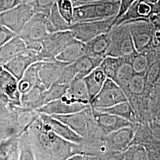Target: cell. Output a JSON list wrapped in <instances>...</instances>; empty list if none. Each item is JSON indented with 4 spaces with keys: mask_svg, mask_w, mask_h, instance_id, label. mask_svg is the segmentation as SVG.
<instances>
[{
    "mask_svg": "<svg viewBox=\"0 0 160 160\" xmlns=\"http://www.w3.org/2000/svg\"><path fill=\"white\" fill-rule=\"evenodd\" d=\"M38 61H40L39 53L27 49L2 66L18 81L33 63Z\"/></svg>",
    "mask_w": 160,
    "mask_h": 160,
    "instance_id": "cell-15",
    "label": "cell"
},
{
    "mask_svg": "<svg viewBox=\"0 0 160 160\" xmlns=\"http://www.w3.org/2000/svg\"><path fill=\"white\" fill-rule=\"evenodd\" d=\"M57 5L59 13L70 24L74 17V3L71 0H57Z\"/></svg>",
    "mask_w": 160,
    "mask_h": 160,
    "instance_id": "cell-39",
    "label": "cell"
},
{
    "mask_svg": "<svg viewBox=\"0 0 160 160\" xmlns=\"http://www.w3.org/2000/svg\"><path fill=\"white\" fill-rule=\"evenodd\" d=\"M65 65L56 60L39 61L38 77L40 84L47 89L53 84L58 83Z\"/></svg>",
    "mask_w": 160,
    "mask_h": 160,
    "instance_id": "cell-16",
    "label": "cell"
},
{
    "mask_svg": "<svg viewBox=\"0 0 160 160\" xmlns=\"http://www.w3.org/2000/svg\"><path fill=\"white\" fill-rule=\"evenodd\" d=\"M19 159L18 135L0 141V160Z\"/></svg>",
    "mask_w": 160,
    "mask_h": 160,
    "instance_id": "cell-29",
    "label": "cell"
},
{
    "mask_svg": "<svg viewBox=\"0 0 160 160\" xmlns=\"http://www.w3.org/2000/svg\"><path fill=\"white\" fill-rule=\"evenodd\" d=\"M17 34L4 26H0V47L6 44Z\"/></svg>",
    "mask_w": 160,
    "mask_h": 160,
    "instance_id": "cell-42",
    "label": "cell"
},
{
    "mask_svg": "<svg viewBox=\"0 0 160 160\" xmlns=\"http://www.w3.org/2000/svg\"><path fill=\"white\" fill-rule=\"evenodd\" d=\"M119 5L120 0H101L80 3L74 6L72 23L100 20L116 16Z\"/></svg>",
    "mask_w": 160,
    "mask_h": 160,
    "instance_id": "cell-3",
    "label": "cell"
},
{
    "mask_svg": "<svg viewBox=\"0 0 160 160\" xmlns=\"http://www.w3.org/2000/svg\"><path fill=\"white\" fill-rule=\"evenodd\" d=\"M125 101H128V98L122 88L113 80L107 78L90 106L92 109H106Z\"/></svg>",
    "mask_w": 160,
    "mask_h": 160,
    "instance_id": "cell-9",
    "label": "cell"
},
{
    "mask_svg": "<svg viewBox=\"0 0 160 160\" xmlns=\"http://www.w3.org/2000/svg\"><path fill=\"white\" fill-rule=\"evenodd\" d=\"M20 133L16 120L15 112H12L8 116L0 118V141Z\"/></svg>",
    "mask_w": 160,
    "mask_h": 160,
    "instance_id": "cell-30",
    "label": "cell"
},
{
    "mask_svg": "<svg viewBox=\"0 0 160 160\" xmlns=\"http://www.w3.org/2000/svg\"><path fill=\"white\" fill-rule=\"evenodd\" d=\"M131 144H139L145 148L160 145V123L155 119L137 123Z\"/></svg>",
    "mask_w": 160,
    "mask_h": 160,
    "instance_id": "cell-11",
    "label": "cell"
},
{
    "mask_svg": "<svg viewBox=\"0 0 160 160\" xmlns=\"http://www.w3.org/2000/svg\"><path fill=\"white\" fill-rule=\"evenodd\" d=\"M160 12V1L158 3V4L157 6L156 7V9H155V14H157V13H158Z\"/></svg>",
    "mask_w": 160,
    "mask_h": 160,
    "instance_id": "cell-51",
    "label": "cell"
},
{
    "mask_svg": "<svg viewBox=\"0 0 160 160\" xmlns=\"http://www.w3.org/2000/svg\"><path fill=\"white\" fill-rule=\"evenodd\" d=\"M137 0H120V5L119 7V10L118 14L115 16L113 22V26L120 18L125 15L132 6L137 1ZM113 28V27H112Z\"/></svg>",
    "mask_w": 160,
    "mask_h": 160,
    "instance_id": "cell-41",
    "label": "cell"
},
{
    "mask_svg": "<svg viewBox=\"0 0 160 160\" xmlns=\"http://www.w3.org/2000/svg\"><path fill=\"white\" fill-rule=\"evenodd\" d=\"M34 0H21L22 3H26V4H31Z\"/></svg>",
    "mask_w": 160,
    "mask_h": 160,
    "instance_id": "cell-50",
    "label": "cell"
},
{
    "mask_svg": "<svg viewBox=\"0 0 160 160\" xmlns=\"http://www.w3.org/2000/svg\"><path fill=\"white\" fill-rule=\"evenodd\" d=\"M115 16L103 20L72 23L69 30L75 38L86 43L100 34L108 33L113 27Z\"/></svg>",
    "mask_w": 160,
    "mask_h": 160,
    "instance_id": "cell-7",
    "label": "cell"
},
{
    "mask_svg": "<svg viewBox=\"0 0 160 160\" xmlns=\"http://www.w3.org/2000/svg\"><path fill=\"white\" fill-rule=\"evenodd\" d=\"M2 26V25H1V22H0V26Z\"/></svg>",
    "mask_w": 160,
    "mask_h": 160,
    "instance_id": "cell-53",
    "label": "cell"
},
{
    "mask_svg": "<svg viewBox=\"0 0 160 160\" xmlns=\"http://www.w3.org/2000/svg\"><path fill=\"white\" fill-rule=\"evenodd\" d=\"M156 120H157L158 122H159L160 123V109H159V110L158 111L157 113L155 116V118Z\"/></svg>",
    "mask_w": 160,
    "mask_h": 160,
    "instance_id": "cell-48",
    "label": "cell"
},
{
    "mask_svg": "<svg viewBox=\"0 0 160 160\" xmlns=\"http://www.w3.org/2000/svg\"><path fill=\"white\" fill-rule=\"evenodd\" d=\"M0 101L9 107V105H10L9 100L6 94H4V92L2 90L1 87H0Z\"/></svg>",
    "mask_w": 160,
    "mask_h": 160,
    "instance_id": "cell-46",
    "label": "cell"
},
{
    "mask_svg": "<svg viewBox=\"0 0 160 160\" xmlns=\"http://www.w3.org/2000/svg\"><path fill=\"white\" fill-rule=\"evenodd\" d=\"M68 84L55 83L45 91V104L62 97L66 93Z\"/></svg>",
    "mask_w": 160,
    "mask_h": 160,
    "instance_id": "cell-37",
    "label": "cell"
},
{
    "mask_svg": "<svg viewBox=\"0 0 160 160\" xmlns=\"http://www.w3.org/2000/svg\"><path fill=\"white\" fill-rule=\"evenodd\" d=\"M12 112V109L0 101V118L8 116Z\"/></svg>",
    "mask_w": 160,
    "mask_h": 160,
    "instance_id": "cell-45",
    "label": "cell"
},
{
    "mask_svg": "<svg viewBox=\"0 0 160 160\" xmlns=\"http://www.w3.org/2000/svg\"><path fill=\"white\" fill-rule=\"evenodd\" d=\"M71 25L59 13L56 2L47 18V26L49 33L69 30Z\"/></svg>",
    "mask_w": 160,
    "mask_h": 160,
    "instance_id": "cell-32",
    "label": "cell"
},
{
    "mask_svg": "<svg viewBox=\"0 0 160 160\" xmlns=\"http://www.w3.org/2000/svg\"><path fill=\"white\" fill-rule=\"evenodd\" d=\"M114 160H149L148 153L143 145L131 144L123 152L116 155Z\"/></svg>",
    "mask_w": 160,
    "mask_h": 160,
    "instance_id": "cell-34",
    "label": "cell"
},
{
    "mask_svg": "<svg viewBox=\"0 0 160 160\" xmlns=\"http://www.w3.org/2000/svg\"><path fill=\"white\" fill-rule=\"evenodd\" d=\"M43 120H44L50 129L64 139L73 143H81L84 139L75 132L69 126L62 121L52 117L50 115L40 113Z\"/></svg>",
    "mask_w": 160,
    "mask_h": 160,
    "instance_id": "cell-18",
    "label": "cell"
},
{
    "mask_svg": "<svg viewBox=\"0 0 160 160\" xmlns=\"http://www.w3.org/2000/svg\"><path fill=\"white\" fill-rule=\"evenodd\" d=\"M106 78V75L99 67L83 78L88 92L90 103L100 92Z\"/></svg>",
    "mask_w": 160,
    "mask_h": 160,
    "instance_id": "cell-26",
    "label": "cell"
},
{
    "mask_svg": "<svg viewBox=\"0 0 160 160\" xmlns=\"http://www.w3.org/2000/svg\"><path fill=\"white\" fill-rule=\"evenodd\" d=\"M71 1L74 3V6H77V5L78 4V2L77 0H71Z\"/></svg>",
    "mask_w": 160,
    "mask_h": 160,
    "instance_id": "cell-52",
    "label": "cell"
},
{
    "mask_svg": "<svg viewBox=\"0 0 160 160\" xmlns=\"http://www.w3.org/2000/svg\"><path fill=\"white\" fill-rule=\"evenodd\" d=\"M27 49L26 44L18 35L0 47V65L2 66Z\"/></svg>",
    "mask_w": 160,
    "mask_h": 160,
    "instance_id": "cell-23",
    "label": "cell"
},
{
    "mask_svg": "<svg viewBox=\"0 0 160 160\" xmlns=\"http://www.w3.org/2000/svg\"><path fill=\"white\" fill-rule=\"evenodd\" d=\"M47 18L46 15L35 12L18 34L24 42L28 49L39 53L42 42L49 34Z\"/></svg>",
    "mask_w": 160,
    "mask_h": 160,
    "instance_id": "cell-5",
    "label": "cell"
},
{
    "mask_svg": "<svg viewBox=\"0 0 160 160\" xmlns=\"http://www.w3.org/2000/svg\"><path fill=\"white\" fill-rule=\"evenodd\" d=\"M38 62L33 63L26 70L22 77L18 80V87L21 94L29 92L39 82L38 77Z\"/></svg>",
    "mask_w": 160,
    "mask_h": 160,
    "instance_id": "cell-28",
    "label": "cell"
},
{
    "mask_svg": "<svg viewBox=\"0 0 160 160\" xmlns=\"http://www.w3.org/2000/svg\"><path fill=\"white\" fill-rule=\"evenodd\" d=\"M51 116L67 124L84 141L97 140L104 137L94 119L90 105L73 113Z\"/></svg>",
    "mask_w": 160,
    "mask_h": 160,
    "instance_id": "cell-2",
    "label": "cell"
},
{
    "mask_svg": "<svg viewBox=\"0 0 160 160\" xmlns=\"http://www.w3.org/2000/svg\"><path fill=\"white\" fill-rule=\"evenodd\" d=\"M149 108L150 115L152 118L154 119L160 109V77L151 92L149 100Z\"/></svg>",
    "mask_w": 160,
    "mask_h": 160,
    "instance_id": "cell-38",
    "label": "cell"
},
{
    "mask_svg": "<svg viewBox=\"0 0 160 160\" xmlns=\"http://www.w3.org/2000/svg\"><path fill=\"white\" fill-rule=\"evenodd\" d=\"M86 43L75 39L57 56L55 60L61 63L68 65L74 62L86 55Z\"/></svg>",
    "mask_w": 160,
    "mask_h": 160,
    "instance_id": "cell-21",
    "label": "cell"
},
{
    "mask_svg": "<svg viewBox=\"0 0 160 160\" xmlns=\"http://www.w3.org/2000/svg\"><path fill=\"white\" fill-rule=\"evenodd\" d=\"M57 2V0H34L30 4L32 6L35 12L49 16L52 8Z\"/></svg>",
    "mask_w": 160,
    "mask_h": 160,
    "instance_id": "cell-40",
    "label": "cell"
},
{
    "mask_svg": "<svg viewBox=\"0 0 160 160\" xmlns=\"http://www.w3.org/2000/svg\"><path fill=\"white\" fill-rule=\"evenodd\" d=\"M75 39L70 30L49 33L41 43L39 53L40 61H55L57 56Z\"/></svg>",
    "mask_w": 160,
    "mask_h": 160,
    "instance_id": "cell-6",
    "label": "cell"
},
{
    "mask_svg": "<svg viewBox=\"0 0 160 160\" xmlns=\"http://www.w3.org/2000/svg\"><path fill=\"white\" fill-rule=\"evenodd\" d=\"M97 110L120 116L121 118L129 120L135 126L138 123L137 118L135 112L131 104L128 101L121 102L109 108Z\"/></svg>",
    "mask_w": 160,
    "mask_h": 160,
    "instance_id": "cell-31",
    "label": "cell"
},
{
    "mask_svg": "<svg viewBox=\"0 0 160 160\" xmlns=\"http://www.w3.org/2000/svg\"><path fill=\"white\" fill-rule=\"evenodd\" d=\"M103 59V58H101L84 55L74 62L71 63L75 75L74 79L82 80L93 70L98 67Z\"/></svg>",
    "mask_w": 160,
    "mask_h": 160,
    "instance_id": "cell-19",
    "label": "cell"
},
{
    "mask_svg": "<svg viewBox=\"0 0 160 160\" xmlns=\"http://www.w3.org/2000/svg\"><path fill=\"white\" fill-rule=\"evenodd\" d=\"M18 82L14 76L0 66V87L9 100L10 108L21 106L22 94L18 90Z\"/></svg>",
    "mask_w": 160,
    "mask_h": 160,
    "instance_id": "cell-17",
    "label": "cell"
},
{
    "mask_svg": "<svg viewBox=\"0 0 160 160\" xmlns=\"http://www.w3.org/2000/svg\"><path fill=\"white\" fill-rule=\"evenodd\" d=\"M158 55V53L154 46L143 51L137 52L131 58L132 67L134 74H145L150 64Z\"/></svg>",
    "mask_w": 160,
    "mask_h": 160,
    "instance_id": "cell-22",
    "label": "cell"
},
{
    "mask_svg": "<svg viewBox=\"0 0 160 160\" xmlns=\"http://www.w3.org/2000/svg\"><path fill=\"white\" fill-rule=\"evenodd\" d=\"M135 127L128 126L104 136L108 147L115 156L126 150L131 145L135 135Z\"/></svg>",
    "mask_w": 160,
    "mask_h": 160,
    "instance_id": "cell-13",
    "label": "cell"
},
{
    "mask_svg": "<svg viewBox=\"0 0 160 160\" xmlns=\"http://www.w3.org/2000/svg\"><path fill=\"white\" fill-rule=\"evenodd\" d=\"M92 109L94 119L104 136L125 127H135L129 120L120 116L97 109Z\"/></svg>",
    "mask_w": 160,
    "mask_h": 160,
    "instance_id": "cell-14",
    "label": "cell"
},
{
    "mask_svg": "<svg viewBox=\"0 0 160 160\" xmlns=\"http://www.w3.org/2000/svg\"><path fill=\"white\" fill-rule=\"evenodd\" d=\"M26 130L35 160H67L77 154L78 144L58 136L50 129L40 114Z\"/></svg>",
    "mask_w": 160,
    "mask_h": 160,
    "instance_id": "cell-1",
    "label": "cell"
},
{
    "mask_svg": "<svg viewBox=\"0 0 160 160\" xmlns=\"http://www.w3.org/2000/svg\"><path fill=\"white\" fill-rule=\"evenodd\" d=\"M78 4L80 3H86V2H94V1H101V0H77Z\"/></svg>",
    "mask_w": 160,
    "mask_h": 160,
    "instance_id": "cell-47",
    "label": "cell"
},
{
    "mask_svg": "<svg viewBox=\"0 0 160 160\" xmlns=\"http://www.w3.org/2000/svg\"><path fill=\"white\" fill-rule=\"evenodd\" d=\"M21 3V0H0V13L11 10Z\"/></svg>",
    "mask_w": 160,
    "mask_h": 160,
    "instance_id": "cell-43",
    "label": "cell"
},
{
    "mask_svg": "<svg viewBox=\"0 0 160 160\" xmlns=\"http://www.w3.org/2000/svg\"><path fill=\"white\" fill-rule=\"evenodd\" d=\"M90 105L80 103L66 92L62 97L43 105L37 111L50 116L65 115L80 111Z\"/></svg>",
    "mask_w": 160,
    "mask_h": 160,
    "instance_id": "cell-12",
    "label": "cell"
},
{
    "mask_svg": "<svg viewBox=\"0 0 160 160\" xmlns=\"http://www.w3.org/2000/svg\"><path fill=\"white\" fill-rule=\"evenodd\" d=\"M34 13L30 4L21 3L11 10L0 13V22L2 26L18 35Z\"/></svg>",
    "mask_w": 160,
    "mask_h": 160,
    "instance_id": "cell-10",
    "label": "cell"
},
{
    "mask_svg": "<svg viewBox=\"0 0 160 160\" xmlns=\"http://www.w3.org/2000/svg\"><path fill=\"white\" fill-rule=\"evenodd\" d=\"M160 77V55L155 59L150 64L145 73V79L146 82L147 90L151 95V92L157 81Z\"/></svg>",
    "mask_w": 160,
    "mask_h": 160,
    "instance_id": "cell-35",
    "label": "cell"
},
{
    "mask_svg": "<svg viewBox=\"0 0 160 160\" xmlns=\"http://www.w3.org/2000/svg\"><path fill=\"white\" fill-rule=\"evenodd\" d=\"M109 34L110 43L106 57L131 58L137 53L126 23L113 26Z\"/></svg>",
    "mask_w": 160,
    "mask_h": 160,
    "instance_id": "cell-4",
    "label": "cell"
},
{
    "mask_svg": "<svg viewBox=\"0 0 160 160\" xmlns=\"http://www.w3.org/2000/svg\"><path fill=\"white\" fill-rule=\"evenodd\" d=\"M149 20L153 24L155 30H160V12L151 16L149 17Z\"/></svg>",
    "mask_w": 160,
    "mask_h": 160,
    "instance_id": "cell-44",
    "label": "cell"
},
{
    "mask_svg": "<svg viewBox=\"0 0 160 160\" xmlns=\"http://www.w3.org/2000/svg\"><path fill=\"white\" fill-rule=\"evenodd\" d=\"M125 23L129 27L138 52L143 51L153 46L155 29L149 19L137 18L129 20Z\"/></svg>",
    "mask_w": 160,
    "mask_h": 160,
    "instance_id": "cell-8",
    "label": "cell"
},
{
    "mask_svg": "<svg viewBox=\"0 0 160 160\" xmlns=\"http://www.w3.org/2000/svg\"><path fill=\"white\" fill-rule=\"evenodd\" d=\"M155 48H156L157 51L158 52V53L160 55V42H158V43L156 46H155Z\"/></svg>",
    "mask_w": 160,
    "mask_h": 160,
    "instance_id": "cell-49",
    "label": "cell"
},
{
    "mask_svg": "<svg viewBox=\"0 0 160 160\" xmlns=\"http://www.w3.org/2000/svg\"><path fill=\"white\" fill-rule=\"evenodd\" d=\"M67 93L80 103L87 105L90 104L88 92L83 79L72 80L68 84Z\"/></svg>",
    "mask_w": 160,
    "mask_h": 160,
    "instance_id": "cell-33",
    "label": "cell"
},
{
    "mask_svg": "<svg viewBox=\"0 0 160 160\" xmlns=\"http://www.w3.org/2000/svg\"><path fill=\"white\" fill-rule=\"evenodd\" d=\"M123 92L128 100L130 98L139 97H147L149 100L150 94L147 90L145 74H134Z\"/></svg>",
    "mask_w": 160,
    "mask_h": 160,
    "instance_id": "cell-27",
    "label": "cell"
},
{
    "mask_svg": "<svg viewBox=\"0 0 160 160\" xmlns=\"http://www.w3.org/2000/svg\"><path fill=\"white\" fill-rule=\"evenodd\" d=\"M20 160H34V154L27 130L18 135Z\"/></svg>",
    "mask_w": 160,
    "mask_h": 160,
    "instance_id": "cell-36",
    "label": "cell"
},
{
    "mask_svg": "<svg viewBox=\"0 0 160 160\" xmlns=\"http://www.w3.org/2000/svg\"><path fill=\"white\" fill-rule=\"evenodd\" d=\"M133 74L131 58H120L119 62L110 79L113 80L123 90L128 85Z\"/></svg>",
    "mask_w": 160,
    "mask_h": 160,
    "instance_id": "cell-25",
    "label": "cell"
},
{
    "mask_svg": "<svg viewBox=\"0 0 160 160\" xmlns=\"http://www.w3.org/2000/svg\"><path fill=\"white\" fill-rule=\"evenodd\" d=\"M45 88L38 83L29 92L22 94L21 106L26 109L37 110L45 105Z\"/></svg>",
    "mask_w": 160,
    "mask_h": 160,
    "instance_id": "cell-20",
    "label": "cell"
},
{
    "mask_svg": "<svg viewBox=\"0 0 160 160\" xmlns=\"http://www.w3.org/2000/svg\"><path fill=\"white\" fill-rule=\"evenodd\" d=\"M85 43L86 55L104 58L106 57L110 43L109 32L100 34Z\"/></svg>",
    "mask_w": 160,
    "mask_h": 160,
    "instance_id": "cell-24",
    "label": "cell"
},
{
    "mask_svg": "<svg viewBox=\"0 0 160 160\" xmlns=\"http://www.w3.org/2000/svg\"><path fill=\"white\" fill-rule=\"evenodd\" d=\"M0 66H1V65H0Z\"/></svg>",
    "mask_w": 160,
    "mask_h": 160,
    "instance_id": "cell-54",
    "label": "cell"
}]
</instances>
